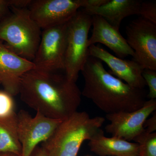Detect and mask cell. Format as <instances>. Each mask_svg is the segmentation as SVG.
I'll use <instances>...</instances> for the list:
<instances>
[{
	"mask_svg": "<svg viewBox=\"0 0 156 156\" xmlns=\"http://www.w3.org/2000/svg\"><path fill=\"white\" fill-rule=\"evenodd\" d=\"M19 94L21 100L37 112L61 121L77 112L82 96L76 82L65 75L36 69L21 77Z\"/></svg>",
	"mask_w": 156,
	"mask_h": 156,
	"instance_id": "obj_1",
	"label": "cell"
},
{
	"mask_svg": "<svg viewBox=\"0 0 156 156\" xmlns=\"http://www.w3.org/2000/svg\"><path fill=\"white\" fill-rule=\"evenodd\" d=\"M81 72L84 80L82 95L106 114L134 111L147 101L144 89L131 87L116 77L97 58L89 56Z\"/></svg>",
	"mask_w": 156,
	"mask_h": 156,
	"instance_id": "obj_2",
	"label": "cell"
},
{
	"mask_svg": "<svg viewBox=\"0 0 156 156\" xmlns=\"http://www.w3.org/2000/svg\"><path fill=\"white\" fill-rule=\"evenodd\" d=\"M105 120L101 116L91 118L87 112H76L62 121L41 146L47 156H77L83 143L100 130Z\"/></svg>",
	"mask_w": 156,
	"mask_h": 156,
	"instance_id": "obj_3",
	"label": "cell"
},
{
	"mask_svg": "<svg viewBox=\"0 0 156 156\" xmlns=\"http://www.w3.org/2000/svg\"><path fill=\"white\" fill-rule=\"evenodd\" d=\"M12 8V13L0 22V41L11 50L32 61L41 36V29L32 19L28 9Z\"/></svg>",
	"mask_w": 156,
	"mask_h": 156,
	"instance_id": "obj_4",
	"label": "cell"
},
{
	"mask_svg": "<svg viewBox=\"0 0 156 156\" xmlns=\"http://www.w3.org/2000/svg\"><path fill=\"white\" fill-rule=\"evenodd\" d=\"M92 26V16L83 11L67 22L64 71L66 77L76 83L89 56L88 35Z\"/></svg>",
	"mask_w": 156,
	"mask_h": 156,
	"instance_id": "obj_5",
	"label": "cell"
},
{
	"mask_svg": "<svg viewBox=\"0 0 156 156\" xmlns=\"http://www.w3.org/2000/svg\"><path fill=\"white\" fill-rule=\"evenodd\" d=\"M67 23L45 29L33 60L36 69L56 73L65 69Z\"/></svg>",
	"mask_w": 156,
	"mask_h": 156,
	"instance_id": "obj_6",
	"label": "cell"
},
{
	"mask_svg": "<svg viewBox=\"0 0 156 156\" xmlns=\"http://www.w3.org/2000/svg\"><path fill=\"white\" fill-rule=\"evenodd\" d=\"M126 32L133 60L143 69L156 71V24L141 17L129 23Z\"/></svg>",
	"mask_w": 156,
	"mask_h": 156,
	"instance_id": "obj_7",
	"label": "cell"
},
{
	"mask_svg": "<svg viewBox=\"0 0 156 156\" xmlns=\"http://www.w3.org/2000/svg\"><path fill=\"white\" fill-rule=\"evenodd\" d=\"M17 118L21 156H30L40 143L49 139L62 121L50 119L38 112L32 117L23 110L20 111Z\"/></svg>",
	"mask_w": 156,
	"mask_h": 156,
	"instance_id": "obj_8",
	"label": "cell"
},
{
	"mask_svg": "<svg viewBox=\"0 0 156 156\" xmlns=\"http://www.w3.org/2000/svg\"><path fill=\"white\" fill-rule=\"evenodd\" d=\"M28 9L41 29L66 23L83 7V0H35Z\"/></svg>",
	"mask_w": 156,
	"mask_h": 156,
	"instance_id": "obj_9",
	"label": "cell"
},
{
	"mask_svg": "<svg viewBox=\"0 0 156 156\" xmlns=\"http://www.w3.org/2000/svg\"><path fill=\"white\" fill-rule=\"evenodd\" d=\"M156 110V99H149L142 107L134 111L106 114L110 123L105 127V131L112 136L133 140L144 131L146 121Z\"/></svg>",
	"mask_w": 156,
	"mask_h": 156,
	"instance_id": "obj_10",
	"label": "cell"
},
{
	"mask_svg": "<svg viewBox=\"0 0 156 156\" xmlns=\"http://www.w3.org/2000/svg\"><path fill=\"white\" fill-rule=\"evenodd\" d=\"M35 68L32 61L19 56L0 41V82L5 91L12 96L19 94L21 77Z\"/></svg>",
	"mask_w": 156,
	"mask_h": 156,
	"instance_id": "obj_11",
	"label": "cell"
},
{
	"mask_svg": "<svg viewBox=\"0 0 156 156\" xmlns=\"http://www.w3.org/2000/svg\"><path fill=\"white\" fill-rule=\"evenodd\" d=\"M89 56L106 63L110 68L109 72L129 86L143 89L147 86L143 78V69L134 60L119 58L99 46L92 45L89 48Z\"/></svg>",
	"mask_w": 156,
	"mask_h": 156,
	"instance_id": "obj_12",
	"label": "cell"
},
{
	"mask_svg": "<svg viewBox=\"0 0 156 156\" xmlns=\"http://www.w3.org/2000/svg\"><path fill=\"white\" fill-rule=\"evenodd\" d=\"M92 19L93 29L92 35L88 40L89 47L100 43L113 51L119 58L123 59L128 56H134V51L119 30L98 15H93Z\"/></svg>",
	"mask_w": 156,
	"mask_h": 156,
	"instance_id": "obj_13",
	"label": "cell"
},
{
	"mask_svg": "<svg viewBox=\"0 0 156 156\" xmlns=\"http://www.w3.org/2000/svg\"><path fill=\"white\" fill-rule=\"evenodd\" d=\"M141 2L139 0H108L99 7L83 9L82 11L91 16L98 15L103 17L119 30L121 23L126 17L139 14Z\"/></svg>",
	"mask_w": 156,
	"mask_h": 156,
	"instance_id": "obj_14",
	"label": "cell"
},
{
	"mask_svg": "<svg viewBox=\"0 0 156 156\" xmlns=\"http://www.w3.org/2000/svg\"><path fill=\"white\" fill-rule=\"evenodd\" d=\"M90 150L99 156H138L139 145L122 138L106 137L100 129L89 140Z\"/></svg>",
	"mask_w": 156,
	"mask_h": 156,
	"instance_id": "obj_15",
	"label": "cell"
},
{
	"mask_svg": "<svg viewBox=\"0 0 156 156\" xmlns=\"http://www.w3.org/2000/svg\"><path fill=\"white\" fill-rule=\"evenodd\" d=\"M0 152L21 156L22 147L18 133L17 114L0 118Z\"/></svg>",
	"mask_w": 156,
	"mask_h": 156,
	"instance_id": "obj_16",
	"label": "cell"
},
{
	"mask_svg": "<svg viewBox=\"0 0 156 156\" xmlns=\"http://www.w3.org/2000/svg\"><path fill=\"white\" fill-rule=\"evenodd\" d=\"M139 145L138 156H156V132L144 131L134 138Z\"/></svg>",
	"mask_w": 156,
	"mask_h": 156,
	"instance_id": "obj_17",
	"label": "cell"
},
{
	"mask_svg": "<svg viewBox=\"0 0 156 156\" xmlns=\"http://www.w3.org/2000/svg\"><path fill=\"white\" fill-rule=\"evenodd\" d=\"M12 96L5 91H0V118L9 116L15 113Z\"/></svg>",
	"mask_w": 156,
	"mask_h": 156,
	"instance_id": "obj_18",
	"label": "cell"
},
{
	"mask_svg": "<svg viewBox=\"0 0 156 156\" xmlns=\"http://www.w3.org/2000/svg\"><path fill=\"white\" fill-rule=\"evenodd\" d=\"M141 17L156 24V1L142 2L140 5L139 12Z\"/></svg>",
	"mask_w": 156,
	"mask_h": 156,
	"instance_id": "obj_19",
	"label": "cell"
},
{
	"mask_svg": "<svg viewBox=\"0 0 156 156\" xmlns=\"http://www.w3.org/2000/svg\"><path fill=\"white\" fill-rule=\"evenodd\" d=\"M142 76L149 88V93L147 98L149 99L156 98V71L149 69H144Z\"/></svg>",
	"mask_w": 156,
	"mask_h": 156,
	"instance_id": "obj_20",
	"label": "cell"
},
{
	"mask_svg": "<svg viewBox=\"0 0 156 156\" xmlns=\"http://www.w3.org/2000/svg\"><path fill=\"white\" fill-rule=\"evenodd\" d=\"M153 115L150 119L146 121L144 124V129L149 133H153L156 131V114L154 113Z\"/></svg>",
	"mask_w": 156,
	"mask_h": 156,
	"instance_id": "obj_21",
	"label": "cell"
},
{
	"mask_svg": "<svg viewBox=\"0 0 156 156\" xmlns=\"http://www.w3.org/2000/svg\"><path fill=\"white\" fill-rule=\"evenodd\" d=\"M108 2V0H83V9L95 8L102 5Z\"/></svg>",
	"mask_w": 156,
	"mask_h": 156,
	"instance_id": "obj_22",
	"label": "cell"
},
{
	"mask_svg": "<svg viewBox=\"0 0 156 156\" xmlns=\"http://www.w3.org/2000/svg\"><path fill=\"white\" fill-rule=\"evenodd\" d=\"M13 5L12 0H0V18L8 12L9 8Z\"/></svg>",
	"mask_w": 156,
	"mask_h": 156,
	"instance_id": "obj_23",
	"label": "cell"
},
{
	"mask_svg": "<svg viewBox=\"0 0 156 156\" xmlns=\"http://www.w3.org/2000/svg\"><path fill=\"white\" fill-rule=\"evenodd\" d=\"M30 156H47L44 149L42 146H37L33 151Z\"/></svg>",
	"mask_w": 156,
	"mask_h": 156,
	"instance_id": "obj_24",
	"label": "cell"
},
{
	"mask_svg": "<svg viewBox=\"0 0 156 156\" xmlns=\"http://www.w3.org/2000/svg\"><path fill=\"white\" fill-rule=\"evenodd\" d=\"M0 156H19L9 152H0Z\"/></svg>",
	"mask_w": 156,
	"mask_h": 156,
	"instance_id": "obj_25",
	"label": "cell"
},
{
	"mask_svg": "<svg viewBox=\"0 0 156 156\" xmlns=\"http://www.w3.org/2000/svg\"><path fill=\"white\" fill-rule=\"evenodd\" d=\"M0 84H1V82H0Z\"/></svg>",
	"mask_w": 156,
	"mask_h": 156,
	"instance_id": "obj_26",
	"label": "cell"
},
{
	"mask_svg": "<svg viewBox=\"0 0 156 156\" xmlns=\"http://www.w3.org/2000/svg\"></svg>",
	"mask_w": 156,
	"mask_h": 156,
	"instance_id": "obj_27",
	"label": "cell"
}]
</instances>
